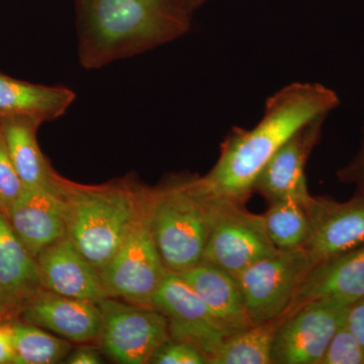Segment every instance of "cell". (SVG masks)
<instances>
[{
	"mask_svg": "<svg viewBox=\"0 0 364 364\" xmlns=\"http://www.w3.org/2000/svg\"><path fill=\"white\" fill-rule=\"evenodd\" d=\"M36 262L41 287L47 291L95 304L109 298L100 272L67 236L44 249Z\"/></svg>",
	"mask_w": 364,
	"mask_h": 364,
	"instance_id": "obj_15",
	"label": "cell"
},
{
	"mask_svg": "<svg viewBox=\"0 0 364 364\" xmlns=\"http://www.w3.org/2000/svg\"><path fill=\"white\" fill-rule=\"evenodd\" d=\"M151 207L152 191L145 188L133 224L114 257L100 272L109 298L151 306L158 287L169 272L153 235Z\"/></svg>",
	"mask_w": 364,
	"mask_h": 364,
	"instance_id": "obj_5",
	"label": "cell"
},
{
	"mask_svg": "<svg viewBox=\"0 0 364 364\" xmlns=\"http://www.w3.org/2000/svg\"><path fill=\"white\" fill-rule=\"evenodd\" d=\"M289 309L279 318L253 325L228 337L214 355L210 364L272 363L273 342L280 324L289 315Z\"/></svg>",
	"mask_w": 364,
	"mask_h": 364,
	"instance_id": "obj_21",
	"label": "cell"
},
{
	"mask_svg": "<svg viewBox=\"0 0 364 364\" xmlns=\"http://www.w3.org/2000/svg\"><path fill=\"white\" fill-rule=\"evenodd\" d=\"M18 308L23 322L67 341L87 343L100 339L102 312L93 301L60 296L41 287Z\"/></svg>",
	"mask_w": 364,
	"mask_h": 364,
	"instance_id": "obj_12",
	"label": "cell"
},
{
	"mask_svg": "<svg viewBox=\"0 0 364 364\" xmlns=\"http://www.w3.org/2000/svg\"><path fill=\"white\" fill-rule=\"evenodd\" d=\"M4 310H6V304H4V296H2L1 291H0V316L2 315Z\"/></svg>",
	"mask_w": 364,
	"mask_h": 364,
	"instance_id": "obj_32",
	"label": "cell"
},
{
	"mask_svg": "<svg viewBox=\"0 0 364 364\" xmlns=\"http://www.w3.org/2000/svg\"><path fill=\"white\" fill-rule=\"evenodd\" d=\"M346 325L358 340L364 350V298L359 299L349 309Z\"/></svg>",
	"mask_w": 364,
	"mask_h": 364,
	"instance_id": "obj_27",
	"label": "cell"
},
{
	"mask_svg": "<svg viewBox=\"0 0 364 364\" xmlns=\"http://www.w3.org/2000/svg\"><path fill=\"white\" fill-rule=\"evenodd\" d=\"M14 349V363L52 364L66 359L69 341L53 336L38 326L26 322L7 325Z\"/></svg>",
	"mask_w": 364,
	"mask_h": 364,
	"instance_id": "obj_23",
	"label": "cell"
},
{
	"mask_svg": "<svg viewBox=\"0 0 364 364\" xmlns=\"http://www.w3.org/2000/svg\"><path fill=\"white\" fill-rule=\"evenodd\" d=\"M151 222L160 255L170 272L202 262L210 232V196L198 178L176 179L152 191Z\"/></svg>",
	"mask_w": 364,
	"mask_h": 364,
	"instance_id": "obj_4",
	"label": "cell"
},
{
	"mask_svg": "<svg viewBox=\"0 0 364 364\" xmlns=\"http://www.w3.org/2000/svg\"><path fill=\"white\" fill-rule=\"evenodd\" d=\"M100 343L105 355L122 364L149 363L158 347L169 338L168 320L154 306L107 298Z\"/></svg>",
	"mask_w": 364,
	"mask_h": 364,
	"instance_id": "obj_8",
	"label": "cell"
},
{
	"mask_svg": "<svg viewBox=\"0 0 364 364\" xmlns=\"http://www.w3.org/2000/svg\"><path fill=\"white\" fill-rule=\"evenodd\" d=\"M314 267L305 248L279 250L235 275L251 324L259 325L286 313Z\"/></svg>",
	"mask_w": 364,
	"mask_h": 364,
	"instance_id": "obj_7",
	"label": "cell"
},
{
	"mask_svg": "<svg viewBox=\"0 0 364 364\" xmlns=\"http://www.w3.org/2000/svg\"><path fill=\"white\" fill-rule=\"evenodd\" d=\"M18 172L14 168L1 127H0V208L4 214L25 191Z\"/></svg>",
	"mask_w": 364,
	"mask_h": 364,
	"instance_id": "obj_25",
	"label": "cell"
},
{
	"mask_svg": "<svg viewBox=\"0 0 364 364\" xmlns=\"http://www.w3.org/2000/svg\"><path fill=\"white\" fill-rule=\"evenodd\" d=\"M14 363V349L6 326H0V364Z\"/></svg>",
	"mask_w": 364,
	"mask_h": 364,
	"instance_id": "obj_29",
	"label": "cell"
},
{
	"mask_svg": "<svg viewBox=\"0 0 364 364\" xmlns=\"http://www.w3.org/2000/svg\"><path fill=\"white\" fill-rule=\"evenodd\" d=\"M326 117L314 119L301 129L267 163L254 183L270 203L294 198L309 203L306 164L311 151L318 140Z\"/></svg>",
	"mask_w": 364,
	"mask_h": 364,
	"instance_id": "obj_13",
	"label": "cell"
},
{
	"mask_svg": "<svg viewBox=\"0 0 364 364\" xmlns=\"http://www.w3.org/2000/svg\"><path fill=\"white\" fill-rule=\"evenodd\" d=\"M352 173L358 176L359 178L364 182V148L363 154H361L360 158H359V161L358 164L355 165V167H354Z\"/></svg>",
	"mask_w": 364,
	"mask_h": 364,
	"instance_id": "obj_31",
	"label": "cell"
},
{
	"mask_svg": "<svg viewBox=\"0 0 364 364\" xmlns=\"http://www.w3.org/2000/svg\"><path fill=\"white\" fill-rule=\"evenodd\" d=\"M149 363L153 364H207V356L186 342L169 338L158 347Z\"/></svg>",
	"mask_w": 364,
	"mask_h": 364,
	"instance_id": "obj_26",
	"label": "cell"
},
{
	"mask_svg": "<svg viewBox=\"0 0 364 364\" xmlns=\"http://www.w3.org/2000/svg\"><path fill=\"white\" fill-rule=\"evenodd\" d=\"M41 287L35 258L14 233L0 208V291L6 308L20 306Z\"/></svg>",
	"mask_w": 364,
	"mask_h": 364,
	"instance_id": "obj_20",
	"label": "cell"
},
{
	"mask_svg": "<svg viewBox=\"0 0 364 364\" xmlns=\"http://www.w3.org/2000/svg\"><path fill=\"white\" fill-rule=\"evenodd\" d=\"M41 124L40 121L33 117L0 119L7 149L26 188H54L59 178L38 144L37 131Z\"/></svg>",
	"mask_w": 364,
	"mask_h": 364,
	"instance_id": "obj_19",
	"label": "cell"
},
{
	"mask_svg": "<svg viewBox=\"0 0 364 364\" xmlns=\"http://www.w3.org/2000/svg\"><path fill=\"white\" fill-rule=\"evenodd\" d=\"M270 203L272 205L263 215V219L268 237L275 248L294 250L305 247L310 235L308 203L294 198Z\"/></svg>",
	"mask_w": 364,
	"mask_h": 364,
	"instance_id": "obj_22",
	"label": "cell"
},
{
	"mask_svg": "<svg viewBox=\"0 0 364 364\" xmlns=\"http://www.w3.org/2000/svg\"><path fill=\"white\" fill-rule=\"evenodd\" d=\"M210 196V232L203 261L235 277L279 251L268 237L263 215L249 213L243 203Z\"/></svg>",
	"mask_w": 364,
	"mask_h": 364,
	"instance_id": "obj_6",
	"label": "cell"
},
{
	"mask_svg": "<svg viewBox=\"0 0 364 364\" xmlns=\"http://www.w3.org/2000/svg\"><path fill=\"white\" fill-rule=\"evenodd\" d=\"M351 306L334 299H318L289 308L273 342L272 363L320 364Z\"/></svg>",
	"mask_w": 364,
	"mask_h": 364,
	"instance_id": "obj_9",
	"label": "cell"
},
{
	"mask_svg": "<svg viewBox=\"0 0 364 364\" xmlns=\"http://www.w3.org/2000/svg\"><path fill=\"white\" fill-rule=\"evenodd\" d=\"M60 179L54 188H26L6 213L14 233L35 259L67 235L66 205Z\"/></svg>",
	"mask_w": 364,
	"mask_h": 364,
	"instance_id": "obj_14",
	"label": "cell"
},
{
	"mask_svg": "<svg viewBox=\"0 0 364 364\" xmlns=\"http://www.w3.org/2000/svg\"><path fill=\"white\" fill-rule=\"evenodd\" d=\"M151 306L168 320L170 338L193 345L208 360L228 338L222 326L178 273H167Z\"/></svg>",
	"mask_w": 364,
	"mask_h": 364,
	"instance_id": "obj_10",
	"label": "cell"
},
{
	"mask_svg": "<svg viewBox=\"0 0 364 364\" xmlns=\"http://www.w3.org/2000/svg\"><path fill=\"white\" fill-rule=\"evenodd\" d=\"M320 364H364V350L346 322L337 330Z\"/></svg>",
	"mask_w": 364,
	"mask_h": 364,
	"instance_id": "obj_24",
	"label": "cell"
},
{
	"mask_svg": "<svg viewBox=\"0 0 364 364\" xmlns=\"http://www.w3.org/2000/svg\"><path fill=\"white\" fill-rule=\"evenodd\" d=\"M340 104L335 91L318 83H291L267 100L264 114L251 130L234 129L219 160L198 178L210 195L243 203L263 167L306 124L327 117Z\"/></svg>",
	"mask_w": 364,
	"mask_h": 364,
	"instance_id": "obj_1",
	"label": "cell"
},
{
	"mask_svg": "<svg viewBox=\"0 0 364 364\" xmlns=\"http://www.w3.org/2000/svg\"><path fill=\"white\" fill-rule=\"evenodd\" d=\"M182 1L184 2V4H186L191 13L195 14V11H198L208 0H182Z\"/></svg>",
	"mask_w": 364,
	"mask_h": 364,
	"instance_id": "obj_30",
	"label": "cell"
},
{
	"mask_svg": "<svg viewBox=\"0 0 364 364\" xmlns=\"http://www.w3.org/2000/svg\"><path fill=\"white\" fill-rule=\"evenodd\" d=\"M75 100V93L64 86L26 82L0 73V119L26 117L41 123L64 116Z\"/></svg>",
	"mask_w": 364,
	"mask_h": 364,
	"instance_id": "obj_18",
	"label": "cell"
},
{
	"mask_svg": "<svg viewBox=\"0 0 364 364\" xmlns=\"http://www.w3.org/2000/svg\"><path fill=\"white\" fill-rule=\"evenodd\" d=\"M306 210L310 235L304 248L314 264L363 245L364 198L337 203L313 196Z\"/></svg>",
	"mask_w": 364,
	"mask_h": 364,
	"instance_id": "obj_11",
	"label": "cell"
},
{
	"mask_svg": "<svg viewBox=\"0 0 364 364\" xmlns=\"http://www.w3.org/2000/svg\"><path fill=\"white\" fill-rule=\"evenodd\" d=\"M66 363L70 364H100L104 363L97 350L91 347H80L75 351L71 352L65 359Z\"/></svg>",
	"mask_w": 364,
	"mask_h": 364,
	"instance_id": "obj_28",
	"label": "cell"
},
{
	"mask_svg": "<svg viewBox=\"0 0 364 364\" xmlns=\"http://www.w3.org/2000/svg\"><path fill=\"white\" fill-rule=\"evenodd\" d=\"M178 274L202 299L228 337L252 326L240 286L231 273L202 261Z\"/></svg>",
	"mask_w": 364,
	"mask_h": 364,
	"instance_id": "obj_16",
	"label": "cell"
},
{
	"mask_svg": "<svg viewBox=\"0 0 364 364\" xmlns=\"http://www.w3.org/2000/svg\"><path fill=\"white\" fill-rule=\"evenodd\" d=\"M325 298L348 306L364 298V244L315 265L299 287L291 308Z\"/></svg>",
	"mask_w": 364,
	"mask_h": 364,
	"instance_id": "obj_17",
	"label": "cell"
},
{
	"mask_svg": "<svg viewBox=\"0 0 364 364\" xmlns=\"http://www.w3.org/2000/svg\"><path fill=\"white\" fill-rule=\"evenodd\" d=\"M78 58L100 69L178 39L193 14L182 0H75Z\"/></svg>",
	"mask_w": 364,
	"mask_h": 364,
	"instance_id": "obj_2",
	"label": "cell"
},
{
	"mask_svg": "<svg viewBox=\"0 0 364 364\" xmlns=\"http://www.w3.org/2000/svg\"><path fill=\"white\" fill-rule=\"evenodd\" d=\"M142 188L130 181L85 186L60 179L69 240L98 272L114 257L140 208Z\"/></svg>",
	"mask_w": 364,
	"mask_h": 364,
	"instance_id": "obj_3",
	"label": "cell"
}]
</instances>
